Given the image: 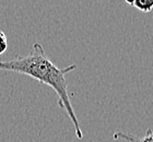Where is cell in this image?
<instances>
[{"label": "cell", "mask_w": 153, "mask_h": 142, "mask_svg": "<svg viewBox=\"0 0 153 142\" xmlns=\"http://www.w3.org/2000/svg\"><path fill=\"white\" fill-rule=\"evenodd\" d=\"M76 68V65H70L66 68H58L48 58L44 47L41 44H33L32 49L26 56H19L13 59L0 61V70L31 77L42 84L51 88L58 96V105L67 113L69 119L74 125V133L79 140H82L84 135L80 126L79 119L71 103V94L68 91L66 76Z\"/></svg>", "instance_id": "obj_1"}, {"label": "cell", "mask_w": 153, "mask_h": 142, "mask_svg": "<svg viewBox=\"0 0 153 142\" xmlns=\"http://www.w3.org/2000/svg\"><path fill=\"white\" fill-rule=\"evenodd\" d=\"M113 138L115 140H124L127 142H153V131L148 128L144 136L142 137H136L134 135H129V133H125L121 131H116L113 135Z\"/></svg>", "instance_id": "obj_2"}, {"label": "cell", "mask_w": 153, "mask_h": 142, "mask_svg": "<svg viewBox=\"0 0 153 142\" xmlns=\"http://www.w3.org/2000/svg\"><path fill=\"white\" fill-rule=\"evenodd\" d=\"M126 3L144 13L150 12L153 9V0H134V1L126 0Z\"/></svg>", "instance_id": "obj_3"}, {"label": "cell", "mask_w": 153, "mask_h": 142, "mask_svg": "<svg viewBox=\"0 0 153 142\" xmlns=\"http://www.w3.org/2000/svg\"><path fill=\"white\" fill-rule=\"evenodd\" d=\"M8 48V39L6 34L2 31H0V55H2Z\"/></svg>", "instance_id": "obj_4"}]
</instances>
